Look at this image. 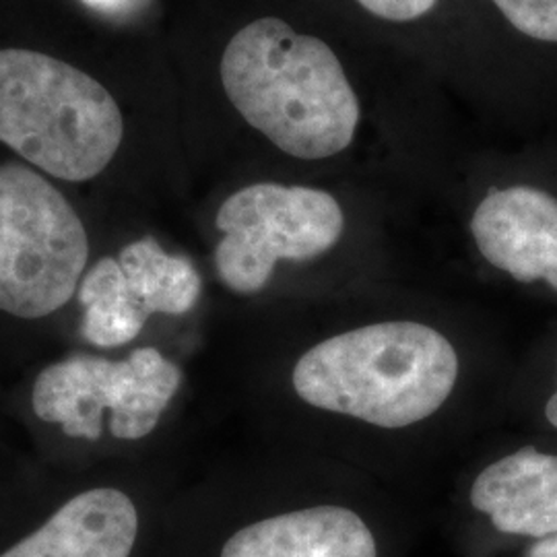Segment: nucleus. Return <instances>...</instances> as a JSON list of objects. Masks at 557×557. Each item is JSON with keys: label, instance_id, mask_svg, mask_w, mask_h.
Listing matches in <instances>:
<instances>
[{"label": "nucleus", "instance_id": "1", "mask_svg": "<svg viewBox=\"0 0 557 557\" xmlns=\"http://www.w3.org/2000/svg\"><path fill=\"white\" fill-rule=\"evenodd\" d=\"M418 200L393 180L260 172L213 211L215 277L230 294L255 298L278 283L374 273Z\"/></svg>", "mask_w": 557, "mask_h": 557}, {"label": "nucleus", "instance_id": "2", "mask_svg": "<svg viewBox=\"0 0 557 557\" xmlns=\"http://www.w3.org/2000/svg\"><path fill=\"white\" fill-rule=\"evenodd\" d=\"M432 81L496 139L557 137V57L535 50L483 0H324Z\"/></svg>", "mask_w": 557, "mask_h": 557}, {"label": "nucleus", "instance_id": "3", "mask_svg": "<svg viewBox=\"0 0 557 557\" xmlns=\"http://www.w3.org/2000/svg\"><path fill=\"white\" fill-rule=\"evenodd\" d=\"M467 358L430 319L356 320L310 341L289 366V393L304 411L379 434L430 428L465 386Z\"/></svg>", "mask_w": 557, "mask_h": 557}, {"label": "nucleus", "instance_id": "4", "mask_svg": "<svg viewBox=\"0 0 557 557\" xmlns=\"http://www.w3.org/2000/svg\"><path fill=\"white\" fill-rule=\"evenodd\" d=\"M425 199L438 200L487 275L557 299V137L469 133Z\"/></svg>", "mask_w": 557, "mask_h": 557}, {"label": "nucleus", "instance_id": "5", "mask_svg": "<svg viewBox=\"0 0 557 557\" xmlns=\"http://www.w3.org/2000/svg\"><path fill=\"white\" fill-rule=\"evenodd\" d=\"M124 139L114 96L77 66L36 50H0V143L52 178L85 182Z\"/></svg>", "mask_w": 557, "mask_h": 557}, {"label": "nucleus", "instance_id": "6", "mask_svg": "<svg viewBox=\"0 0 557 557\" xmlns=\"http://www.w3.org/2000/svg\"><path fill=\"white\" fill-rule=\"evenodd\" d=\"M85 225L59 188L23 163L0 165V312L52 317L79 292Z\"/></svg>", "mask_w": 557, "mask_h": 557}, {"label": "nucleus", "instance_id": "7", "mask_svg": "<svg viewBox=\"0 0 557 557\" xmlns=\"http://www.w3.org/2000/svg\"><path fill=\"white\" fill-rule=\"evenodd\" d=\"M182 382V368L156 347H139L124 359L77 354L41 370L32 407L69 438L89 442L101 438L108 413L110 436L135 442L156 432Z\"/></svg>", "mask_w": 557, "mask_h": 557}, {"label": "nucleus", "instance_id": "8", "mask_svg": "<svg viewBox=\"0 0 557 557\" xmlns=\"http://www.w3.org/2000/svg\"><path fill=\"white\" fill-rule=\"evenodd\" d=\"M469 504L504 537L557 535V444L529 442L487 460L469 485Z\"/></svg>", "mask_w": 557, "mask_h": 557}, {"label": "nucleus", "instance_id": "9", "mask_svg": "<svg viewBox=\"0 0 557 557\" xmlns=\"http://www.w3.org/2000/svg\"><path fill=\"white\" fill-rule=\"evenodd\" d=\"M220 557H380V541L356 508L317 502L242 527Z\"/></svg>", "mask_w": 557, "mask_h": 557}, {"label": "nucleus", "instance_id": "10", "mask_svg": "<svg viewBox=\"0 0 557 557\" xmlns=\"http://www.w3.org/2000/svg\"><path fill=\"white\" fill-rule=\"evenodd\" d=\"M137 535L133 498L116 487H94L69 499L0 557H131Z\"/></svg>", "mask_w": 557, "mask_h": 557}, {"label": "nucleus", "instance_id": "11", "mask_svg": "<svg viewBox=\"0 0 557 557\" xmlns=\"http://www.w3.org/2000/svg\"><path fill=\"white\" fill-rule=\"evenodd\" d=\"M116 260L120 287L145 322L156 314L184 317L197 308L202 294L197 264L161 246L156 236L126 244Z\"/></svg>", "mask_w": 557, "mask_h": 557}, {"label": "nucleus", "instance_id": "12", "mask_svg": "<svg viewBox=\"0 0 557 557\" xmlns=\"http://www.w3.org/2000/svg\"><path fill=\"white\" fill-rule=\"evenodd\" d=\"M518 40L557 57V0H483Z\"/></svg>", "mask_w": 557, "mask_h": 557}, {"label": "nucleus", "instance_id": "13", "mask_svg": "<svg viewBox=\"0 0 557 557\" xmlns=\"http://www.w3.org/2000/svg\"><path fill=\"white\" fill-rule=\"evenodd\" d=\"M539 386L533 397L535 421L539 428L557 438V338L547 351L545 366L539 374Z\"/></svg>", "mask_w": 557, "mask_h": 557}, {"label": "nucleus", "instance_id": "14", "mask_svg": "<svg viewBox=\"0 0 557 557\" xmlns=\"http://www.w3.org/2000/svg\"><path fill=\"white\" fill-rule=\"evenodd\" d=\"M524 557H557V535L533 541Z\"/></svg>", "mask_w": 557, "mask_h": 557}, {"label": "nucleus", "instance_id": "15", "mask_svg": "<svg viewBox=\"0 0 557 557\" xmlns=\"http://www.w3.org/2000/svg\"><path fill=\"white\" fill-rule=\"evenodd\" d=\"M85 2H89L94 7H100V9H106V11H114V9L128 4V0H85Z\"/></svg>", "mask_w": 557, "mask_h": 557}]
</instances>
